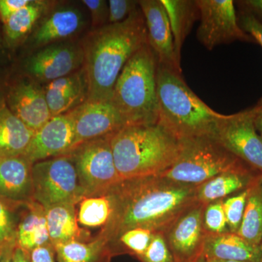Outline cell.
Wrapping results in <instances>:
<instances>
[{"label": "cell", "mask_w": 262, "mask_h": 262, "mask_svg": "<svg viewBox=\"0 0 262 262\" xmlns=\"http://www.w3.org/2000/svg\"><path fill=\"white\" fill-rule=\"evenodd\" d=\"M15 246L16 245H13V246H10L7 248L4 254H3V257L0 259V262L12 261V256H13V250H14Z\"/></svg>", "instance_id": "obj_43"}, {"label": "cell", "mask_w": 262, "mask_h": 262, "mask_svg": "<svg viewBox=\"0 0 262 262\" xmlns=\"http://www.w3.org/2000/svg\"><path fill=\"white\" fill-rule=\"evenodd\" d=\"M242 223L237 234L253 246L262 241V174L248 189Z\"/></svg>", "instance_id": "obj_27"}, {"label": "cell", "mask_w": 262, "mask_h": 262, "mask_svg": "<svg viewBox=\"0 0 262 262\" xmlns=\"http://www.w3.org/2000/svg\"><path fill=\"white\" fill-rule=\"evenodd\" d=\"M69 113L75 125L72 148L85 141L113 135L127 126L113 101H87Z\"/></svg>", "instance_id": "obj_13"}, {"label": "cell", "mask_w": 262, "mask_h": 262, "mask_svg": "<svg viewBox=\"0 0 262 262\" xmlns=\"http://www.w3.org/2000/svg\"><path fill=\"white\" fill-rule=\"evenodd\" d=\"M51 244L48 233L46 208L34 201L26 203L17 228L16 246L27 253Z\"/></svg>", "instance_id": "obj_23"}, {"label": "cell", "mask_w": 262, "mask_h": 262, "mask_svg": "<svg viewBox=\"0 0 262 262\" xmlns=\"http://www.w3.org/2000/svg\"><path fill=\"white\" fill-rule=\"evenodd\" d=\"M29 262H56L54 246L48 244L34 248L29 252Z\"/></svg>", "instance_id": "obj_38"}, {"label": "cell", "mask_w": 262, "mask_h": 262, "mask_svg": "<svg viewBox=\"0 0 262 262\" xmlns=\"http://www.w3.org/2000/svg\"><path fill=\"white\" fill-rule=\"evenodd\" d=\"M206 259V258H205ZM206 262H242L237 261H227V260H217V259H206Z\"/></svg>", "instance_id": "obj_45"}, {"label": "cell", "mask_w": 262, "mask_h": 262, "mask_svg": "<svg viewBox=\"0 0 262 262\" xmlns=\"http://www.w3.org/2000/svg\"><path fill=\"white\" fill-rule=\"evenodd\" d=\"M158 67L147 42L133 55L119 75L112 101L127 126L158 122Z\"/></svg>", "instance_id": "obj_5"}, {"label": "cell", "mask_w": 262, "mask_h": 262, "mask_svg": "<svg viewBox=\"0 0 262 262\" xmlns=\"http://www.w3.org/2000/svg\"><path fill=\"white\" fill-rule=\"evenodd\" d=\"M32 3L31 0H0V17L3 23L18 10Z\"/></svg>", "instance_id": "obj_39"}, {"label": "cell", "mask_w": 262, "mask_h": 262, "mask_svg": "<svg viewBox=\"0 0 262 262\" xmlns=\"http://www.w3.org/2000/svg\"><path fill=\"white\" fill-rule=\"evenodd\" d=\"M161 3L168 15L176 56L181 63L183 45L194 22L200 18L199 10L194 0H161Z\"/></svg>", "instance_id": "obj_26"}, {"label": "cell", "mask_w": 262, "mask_h": 262, "mask_svg": "<svg viewBox=\"0 0 262 262\" xmlns=\"http://www.w3.org/2000/svg\"><path fill=\"white\" fill-rule=\"evenodd\" d=\"M34 133L4 105L0 110V159L24 155Z\"/></svg>", "instance_id": "obj_24"}, {"label": "cell", "mask_w": 262, "mask_h": 262, "mask_svg": "<svg viewBox=\"0 0 262 262\" xmlns=\"http://www.w3.org/2000/svg\"><path fill=\"white\" fill-rule=\"evenodd\" d=\"M47 3L32 1L12 15L4 24L5 34L8 44H15L32 32L47 8Z\"/></svg>", "instance_id": "obj_28"}, {"label": "cell", "mask_w": 262, "mask_h": 262, "mask_svg": "<svg viewBox=\"0 0 262 262\" xmlns=\"http://www.w3.org/2000/svg\"><path fill=\"white\" fill-rule=\"evenodd\" d=\"M215 137L231 153L262 173V138L255 127L252 108L225 115Z\"/></svg>", "instance_id": "obj_10"}, {"label": "cell", "mask_w": 262, "mask_h": 262, "mask_svg": "<svg viewBox=\"0 0 262 262\" xmlns=\"http://www.w3.org/2000/svg\"><path fill=\"white\" fill-rule=\"evenodd\" d=\"M113 211V198L108 190L101 195L82 198L79 203L77 221L84 227L101 229L107 225Z\"/></svg>", "instance_id": "obj_29"}, {"label": "cell", "mask_w": 262, "mask_h": 262, "mask_svg": "<svg viewBox=\"0 0 262 262\" xmlns=\"http://www.w3.org/2000/svg\"><path fill=\"white\" fill-rule=\"evenodd\" d=\"M83 65L81 43L67 40L39 48L26 60L24 67L32 80L49 83L80 70Z\"/></svg>", "instance_id": "obj_11"}, {"label": "cell", "mask_w": 262, "mask_h": 262, "mask_svg": "<svg viewBox=\"0 0 262 262\" xmlns=\"http://www.w3.org/2000/svg\"><path fill=\"white\" fill-rule=\"evenodd\" d=\"M112 136L85 141L65 154L73 162L84 198L105 194L122 181L115 166Z\"/></svg>", "instance_id": "obj_7"}, {"label": "cell", "mask_w": 262, "mask_h": 262, "mask_svg": "<svg viewBox=\"0 0 262 262\" xmlns=\"http://www.w3.org/2000/svg\"><path fill=\"white\" fill-rule=\"evenodd\" d=\"M139 260L141 262H173L164 232H155L145 252Z\"/></svg>", "instance_id": "obj_34"}, {"label": "cell", "mask_w": 262, "mask_h": 262, "mask_svg": "<svg viewBox=\"0 0 262 262\" xmlns=\"http://www.w3.org/2000/svg\"><path fill=\"white\" fill-rule=\"evenodd\" d=\"M10 246H13V245H10V246H0V259L3 257V254H4L7 248L9 247Z\"/></svg>", "instance_id": "obj_44"}, {"label": "cell", "mask_w": 262, "mask_h": 262, "mask_svg": "<svg viewBox=\"0 0 262 262\" xmlns=\"http://www.w3.org/2000/svg\"><path fill=\"white\" fill-rule=\"evenodd\" d=\"M200 13L196 38L208 51L221 45L241 42H256L239 27L232 0H195Z\"/></svg>", "instance_id": "obj_9"}, {"label": "cell", "mask_w": 262, "mask_h": 262, "mask_svg": "<svg viewBox=\"0 0 262 262\" xmlns=\"http://www.w3.org/2000/svg\"><path fill=\"white\" fill-rule=\"evenodd\" d=\"M53 246L58 262H110L115 256L110 243L99 234L89 241H67Z\"/></svg>", "instance_id": "obj_25"}, {"label": "cell", "mask_w": 262, "mask_h": 262, "mask_svg": "<svg viewBox=\"0 0 262 262\" xmlns=\"http://www.w3.org/2000/svg\"><path fill=\"white\" fill-rule=\"evenodd\" d=\"M248 189L222 200L229 232L237 233L241 227L247 200Z\"/></svg>", "instance_id": "obj_32"}, {"label": "cell", "mask_w": 262, "mask_h": 262, "mask_svg": "<svg viewBox=\"0 0 262 262\" xmlns=\"http://www.w3.org/2000/svg\"><path fill=\"white\" fill-rule=\"evenodd\" d=\"M111 145L121 180L162 175L182 149L181 141L158 122L127 125L111 136Z\"/></svg>", "instance_id": "obj_3"}, {"label": "cell", "mask_w": 262, "mask_h": 262, "mask_svg": "<svg viewBox=\"0 0 262 262\" xmlns=\"http://www.w3.org/2000/svg\"><path fill=\"white\" fill-rule=\"evenodd\" d=\"M25 203H15L0 196V246L16 244L19 208Z\"/></svg>", "instance_id": "obj_31"}, {"label": "cell", "mask_w": 262, "mask_h": 262, "mask_svg": "<svg viewBox=\"0 0 262 262\" xmlns=\"http://www.w3.org/2000/svg\"><path fill=\"white\" fill-rule=\"evenodd\" d=\"M252 110L255 127L262 138V98Z\"/></svg>", "instance_id": "obj_41"}, {"label": "cell", "mask_w": 262, "mask_h": 262, "mask_svg": "<svg viewBox=\"0 0 262 262\" xmlns=\"http://www.w3.org/2000/svg\"><path fill=\"white\" fill-rule=\"evenodd\" d=\"M147 42L145 20L140 8L121 23L107 24L89 33L81 42L89 84L87 101H112L124 67Z\"/></svg>", "instance_id": "obj_2"}, {"label": "cell", "mask_w": 262, "mask_h": 262, "mask_svg": "<svg viewBox=\"0 0 262 262\" xmlns=\"http://www.w3.org/2000/svg\"><path fill=\"white\" fill-rule=\"evenodd\" d=\"M3 106H4V105H3V102H2V100L0 99V110H1V108H3Z\"/></svg>", "instance_id": "obj_48"}, {"label": "cell", "mask_w": 262, "mask_h": 262, "mask_svg": "<svg viewBox=\"0 0 262 262\" xmlns=\"http://www.w3.org/2000/svg\"><path fill=\"white\" fill-rule=\"evenodd\" d=\"M203 221L206 234H219L229 232L222 201L212 202L205 206Z\"/></svg>", "instance_id": "obj_33"}, {"label": "cell", "mask_w": 262, "mask_h": 262, "mask_svg": "<svg viewBox=\"0 0 262 262\" xmlns=\"http://www.w3.org/2000/svg\"><path fill=\"white\" fill-rule=\"evenodd\" d=\"M139 5L145 20L148 44L154 52L158 64L182 73L181 63L174 51L168 15L161 0H141Z\"/></svg>", "instance_id": "obj_15"}, {"label": "cell", "mask_w": 262, "mask_h": 262, "mask_svg": "<svg viewBox=\"0 0 262 262\" xmlns=\"http://www.w3.org/2000/svg\"><path fill=\"white\" fill-rule=\"evenodd\" d=\"M7 106L34 132L53 117L48 107L44 88L32 79L20 81L10 89Z\"/></svg>", "instance_id": "obj_16"}, {"label": "cell", "mask_w": 262, "mask_h": 262, "mask_svg": "<svg viewBox=\"0 0 262 262\" xmlns=\"http://www.w3.org/2000/svg\"><path fill=\"white\" fill-rule=\"evenodd\" d=\"M33 200L45 208L60 203L77 205L84 198L73 162L61 155L33 164Z\"/></svg>", "instance_id": "obj_8"}, {"label": "cell", "mask_w": 262, "mask_h": 262, "mask_svg": "<svg viewBox=\"0 0 262 262\" xmlns=\"http://www.w3.org/2000/svg\"><path fill=\"white\" fill-rule=\"evenodd\" d=\"M196 187L161 177L122 180L110 189L113 211L99 235L110 246L128 229L164 232L183 212L196 203Z\"/></svg>", "instance_id": "obj_1"}, {"label": "cell", "mask_w": 262, "mask_h": 262, "mask_svg": "<svg viewBox=\"0 0 262 262\" xmlns=\"http://www.w3.org/2000/svg\"><path fill=\"white\" fill-rule=\"evenodd\" d=\"M260 249H261V257H260V260L258 262H262V241L261 244H260Z\"/></svg>", "instance_id": "obj_47"}, {"label": "cell", "mask_w": 262, "mask_h": 262, "mask_svg": "<svg viewBox=\"0 0 262 262\" xmlns=\"http://www.w3.org/2000/svg\"><path fill=\"white\" fill-rule=\"evenodd\" d=\"M75 139V125L70 113L53 117L34 133L24 156L34 164L68 152Z\"/></svg>", "instance_id": "obj_14"}, {"label": "cell", "mask_w": 262, "mask_h": 262, "mask_svg": "<svg viewBox=\"0 0 262 262\" xmlns=\"http://www.w3.org/2000/svg\"><path fill=\"white\" fill-rule=\"evenodd\" d=\"M108 5V24L121 23L139 9V1L110 0Z\"/></svg>", "instance_id": "obj_35"}, {"label": "cell", "mask_w": 262, "mask_h": 262, "mask_svg": "<svg viewBox=\"0 0 262 262\" xmlns=\"http://www.w3.org/2000/svg\"><path fill=\"white\" fill-rule=\"evenodd\" d=\"M196 262H206V259H205L203 255L201 256V258H199V259L198 260V261H196Z\"/></svg>", "instance_id": "obj_46"}, {"label": "cell", "mask_w": 262, "mask_h": 262, "mask_svg": "<svg viewBox=\"0 0 262 262\" xmlns=\"http://www.w3.org/2000/svg\"><path fill=\"white\" fill-rule=\"evenodd\" d=\"M46 100L52 117L72 111L87 101L89 84L83 67L44 87Z\"/></svg>", "instance_id": "obj_18"}, {"label": "cell", "mask_w": 262, "mask_h": 262, "mask_svg": "<svg viewBox=\"0 0 262 262\" xmlns=\"http://www.w3.org/2000/svg\"><path fill=\"white\" fill-rule=\"evenodd\" d=\"M239 10L252 15L262 24V0H241L236 2Z\"/></svg>", "instance_id": "obj_40"}, {"label": "cell", "mask_w": 262, "mask_h": 262, "mask_svg": "<svg viewBox=\"0 0 262 262\" xmlns=\"http://www.w3.org/2000/svg\"><path fill=\"white\" fill-rule=\"evenodd\" d=\"M154 233L140 227L128 229L120 234L111 246L115 255L129 253L139 259L145 252Z\"/></svg>", "instance_id": "obj_30"}, {"label": "cell", "mask_w": 262, "mask_h": 262, "mask_svg": "<svg viewBox=\"0 0 262 262\" xmlns=\"http://www.w3.org/2000/svg\"><path fill=\"white\" fill-rule=\"evenodd\" d=\"M251 167L221 173L196 187V199L206 205L246 190L261 175Z\"/></svg>", "instance_id": "obj_20"}, {"label": "cell", "mask_w": 262, "mask_h": 262, "mask_svg": "<svg viewBox=\"0 0 262 262\" xmlns=\"http://www.w3.org/2000/svg\"><path fill=\"white\" fill-rule=\"evenodd\" d=\"M203 255L207 260L258 262L261 249L260 246L249 244L237 233L228 232L207 234Z\"/></svg>", "instance_id": "obj_21"}, {"label": "cell", "mask_w": 262, "mask_h": 262, "mask_svg": "<svg viewBox=\"0 0 262 262\" xmlns=\"http://www.w3.org/2000/svg\"><path fill=\"white\" fill-rule=\"evenodd\" d=\"M29 253L15 246L11 262H29Z\"/></svg>", "instance_id": "obj_42"}, {"label": "cell", "mask_w": 262, "mask_h": 262, "mask_svg": "<svg viewBox=\"0 0 262 262\" xmlns=\"http://www.w3.org/2000/svg\"><path fill=\"white\" fill-rule=\"evenodd\" d=\"M205 206L196 202L164 232L173 262H196L203 256L207 235L203 221Z\"/></svg>", "instance_id": "obj_12"}, {"label": "cell", "mask_w": 262, "mask_h": 262, "mask_svg": "<svg viewBox=\"0 0 262 262\" xmlns=\"http://www.w3.org/2000/svg\"><path fill=\"white\" fill-rule=\"evenodd\" d=\"M158 123L179 141L215 136L226 115L216 113L189 89L182 73L158 64Z\"/></svg>", "instance_id": "obj_4"}, {"label": "cell", "mask_w": 262, "mask_h": 262, "mask_svg": "<svg viewBox=\"0 0 262 262\" xmlns=\"http://www.w3.org/2000/svg\"><path fill=\"white\" fill-rule=\"evenodd\" d=\"M85 20L83 13L74 6L55 8L39 22L32 36V44L38 49L53 43L70 40L80 32Z\"/></svg>", "instance_id": "obj_17"}, {"label": "cell", "mask_w": 262, "mask_h": 262, "mask_svg": "<svg viewBox=\"0 0 262 262\" xmlns=\"http://www.w3.org/2000/svg\"><path fill=\"white\" fill-rule=\"evenodd\" d=\"M32 166L24 155L0 159V196L15 203L34 201Z\"/></svg>", "instance_id": "obj_19"}, {"label": "cell", "mask_w": 262, "mask_h": 262, "mask_svg": "<svg viewBox=\"0 0 262 262\" xmlns=\"http://www.w3.org/2000/svg\"><path fill=\"white\" fill-rule=\"evenodd\" d=\"M48 233L51 244L70 241H89L93 238L77 221V210L73 203H60L46 208Z\"/></svg>", "instance_id": "obj_22"}, {"label": "cell", "mask_w": 262, "mask_h": 262, "mask_svg": "<svg viewBox=\"0 0 262 262\" xmlns=\"http://www.w3.org/2000/svg\"><path fill=\"white\" fill-rule=\"evenodd\" d=\"M82 4L85 5L91 13L92 30L107 25L108 21V5L104 0H83Z\"/></svg>", "instance_id": "obj_36"}, {"label": "cell", "mask_w": 262, "mask_h": 262, "mask_svg": "<svg viewBox=\"0 0 262 262\" xmlns=\"http://www.w3.org/2000/svg\"><path fill=\"white\" fill-rule=\"evenodd\" d=\"M178 160L161 177L198 187L221 173L251 167L228 151L215 136L181 141Z\"/></svg>", "instance_id": "obj_6"}, {"label": "cell", "mask_w": 262, "mask_h": 262, "mask_svg": "<svg viewBox=\"0 0 262 262\" xmlns=\"http://www.w3.org/2000/svg\"><path fill=\"white\" fill-rule=\"evenodd\" d=\"M237 18L241 29L253 37L256 43L262 47V24L252 15L243 10H239Z\"/></svg>", "instance_id": "obj_37"}]
</instances>
